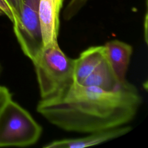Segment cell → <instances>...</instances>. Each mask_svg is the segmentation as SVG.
<instances>
[{"label": "cell", "instance_id": "obj_7", "mask_svg": "<svg viewBox=\"0 0 148 148\" xmlns=\"http://www.w3.org/2000/svg\"><path fill=\"white\" fill-rule=\"evenodd\" d=\"M106 57L104 45L91 46L82 51L74 59L73 82L81 84Z\"/></svg>", "mask_w": 148, "mask_h": 148}, {"label": "cell", "instance_id": "obj_12", "mask_svg": "<svg viewBox=\"0 0 148 148\" xmlns=\"http://www.w3.org/2000/svg\"><path fill=\"white\" fill-rule=\"evenodd\" d=\"M2 15L6 16L13 23L14 20L13 12L5 0H0V16Z\"/></svg>", "mask_w": 148, "mask_h": 148}, {"label": "cell", "instance_id": "obj_1", "mask_svg": "<svg viewBox=\"0 0 148 148\" xmlns=\"http://www.w3.org/2000/svg\"><path fill=\"white\" fill-rule=\"evenodd\" d=\"M142 101L136 87L127 80L113 91L73 82L60 95L40 99L36 111L64 131L88 134L127 125Z\"/></svg>", "mask_w": 148, "mask_h": 148}, {"label": "cell", "instance_id": "obj_14", "mask_svg": "<svg viewBox=\"0 0 148 148\" xmlns=\"http://www.w3.org/2000/svg\"><path fill=\"white\" fill-rule=\"evenodd\" d=\"M56 3L57 5V6L61 9L62 5V0H56Z\"/></svg>", "mask_w": 148, "mask_h": 148}, {"label": "cell", "instance_id": "obj_8", "mask_svg": "<svg viewBox=\"0 0 148 148\" xmlns=\"http://www.w3.org/2000/svg\"><path fill=\"white\" fill-rule=\"evenodd\" d=\"M104 46L107 58L114 72L121 82H125L127 71L133 52L132 47L117 39L108 41Z\"/></svg>", "mask_w": 148, "mask_h": 148}, {"label": "cell", "instance_id": "obj_6", "mask_svg": "<svg viewBox=\"0 0 148 148\" xmlns=\"http://www.w3.org/2000/svg\"><path fill=\"white\" fill-rule=\"evenodd\" d=\"M60 10L56 0H39V18L43 46L57 43Z\"/></svg>", "mask_w": 148, "mask_h": 148}, {"label": "cell", "instance_id": "obj_3", "mask_svg": "<svg viewBox=\"0 0 148 148\" xmlns=\"http://www.w3.org/2000/svg\"><path fill=\"white\" fill-rule=\"evenodd\" d=\"M42 127L31 114L10 99L0 113V147H26L36 143Z\"/></svg>", "mask_w": 148, "mask_h": 148}, {"label": "cell", "instance_id": "obj_2", "mask_svg": "<svg viewBox=\"0 0 148 148\" xmlns=\"http://www.w3.org/2000/svg\"><path fill=\"white\" fill-rule=\"evenodd\" d=\"M32 63L41 99L60 95L73 83L74 59L62 51L58 42L43 46Z\"/></svg>", "mask_w": 148, "mask_h": 148}, {"label": "cell", "instance_id": "obj_4", "mask_svg": "<svg viewBox=\"0 0 148 148\" xmlns=\"http://www.w3.org/2000/svg\"><path fill=\"white\" fill-rule=\"evenodd\" d=\"M39 0H22L13 31L23 53L32 62L43 47L39 18Z\"/></svg>", "mask_w": 148, "mask_h": 148}, {"label": "cell", "instance_id": "obj_9", "mask_svg": "<svg viewBox=\"0 0 148 148\" xmlns=\"http://www.w3.org/2000/svg\"><path fill=\"white\" fill-rule=\"evenodd\" d=\"M124 82L122 83L119 80L106 56L102 62L83 81L81 85L95 86L105 90L113 91L120 88Z\"/></svg>", "mask_w": 148, "mask_h": 148}, {"label": "cell", "instance_id": "obj_11", "mask_svg": "<svg viewBox=\"0 0 148 148\" xmlns=\"http://www.w3.org/2000/svg\"><path fill=\"white\" fill-rule=\"evenodd\" d=\"M12 99V94L8 88L0 86V113L6 103Z\"/></svg>", "mask_w": 148, "mask_h": 148}, {"label": "cell", "instance_id": "obj_10", "mask_svg": "<svg viewBox=\"0 0 148 148\" xmlns=\"http://www.w3.org/2000/svg\"><path fill=\"white\" fill-rule=\"evenodd\" d=\"M88 0H69L63 13V18L69 21L74 17L85 5Z\"/></svg>", "mask_w": 148, "mask_h": 148}, {"label": "cell", "instance_id": "obj_15", "mask_svg": "<svg viewBox=\"0 0 148 148\" xmlns=\"http://www.w3.org/2000/svg\"><path fill=\"white\" fill-rule=\"evenodd\" d=\"M2 71H3V68H2V66L1 65V64L0 63V76L2 72Z\"/></svg>", "mask_w": 148, "mask_h": 148}, {"label": "cell", "instance_id": "obj_5", "mask_svg": "<svg viewBox=\"0 0 148 148\" xmlns=\"http://www.w3.org/2000/svg\"><path fill=\"white\" fill-rule=\"evenodd\" d=\"M132 130L129 125H123L101 130L76 138H68L51 141L45 145V148H84L99 145L122 136Z\"/></svg>", "mask_w": 148, "mask_h": 148}, {"label": "cell", "instance_id": "obj_13", "mask_svg": "<svg viewBox=\"0 0 148 148\" xmlns=\"http://www.w3.org/2000/svg\"><path fill=\"white\" fill-rule=\"evenodd\" d=\"M8 5L10 6L12 9L14 15V20L17 18L18 17L22 6V0H5ZM13 21V23H14Z\"/></svg>", "mask_w": 148, "mask_h": 148}]
</instances>
